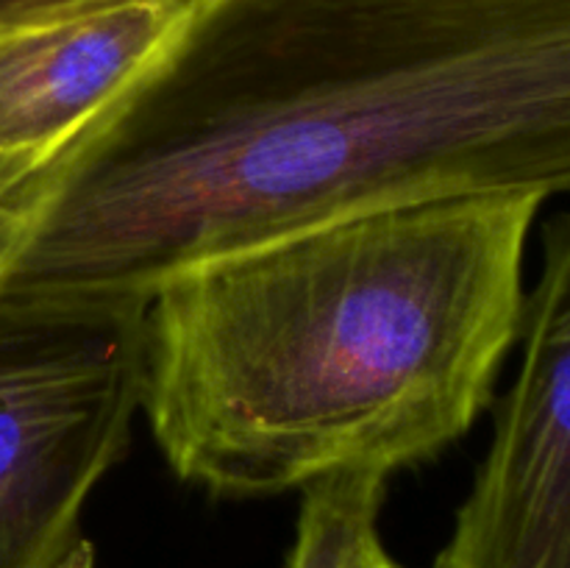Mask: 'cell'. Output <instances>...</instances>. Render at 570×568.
Listing matches in <instances>:
<instances>
[{
  "instance_id": "cell-4",
  "label": "cell",
  "mask_w": 570,
  "mask_h": 568,
  "mask_svg": "<svg viewBox=\"0 0 570 568\" xmlns=\"http://www.w3.org/2000/svg\"><path fill=\"white\" fill-rule=\"evenodd\" d=\"M540 237L521 362L434 568H570V206Z\"/></svg>"
},
{
  "instance_id": "cell-6",
  "label": "cell",
  "mask_w": 570,
  "mask_h": 568,
  "mask_svg": "<svg viewBox=\"0 0 570 568\" xmlns=\"http://www.w3.org/2000/svg\"><path fill=\"white\" fill-rule=\"evenodd\" d=\"M387 479L376 471H345L306 484L289 568H356L376 538Z\"/></svg>"
},
{
  "instance_id": "cell-5",
  "label": "cell",
  "mask_w": 570,
  "mask_h": 568,
  "mask_svg": "<svg viewBox=\"0 0 570 568\" xmlns=\"http://www.w3.org/2000/svg\"><path fill=\"white\" fill-rule=\"evenodd\" d=\"M198 6L111 0L0 28V206L159 59Z\"/></svg>"
},
{
  "instance_id": "cell-3",
  "label": "cell",
  "mask_w": 570,
  "mask_h": 568,
  "mask_svg": "<svg viewBox=\"0 0 570 568\" xmlns=\"http://www.w3.org/2000/svg\"><path fill=\"white\" fill-rule=\"evenodd\" d=\"M142 395L145 306L0 301V568H56L81 540Z\"/></svg>"
},
{
  "instance_id": "cell-9",
  "label": "cell",
  "mask_w": 570,
  "mask_h": 568,
  "mask_svg": "<svg viewBox=\"0 0 570 568\" xmlns=\"http://www.w3.org/2000/svg\"><path fill=\"white\" fill-rule=\"evenodd\" d=\"M356 568H404V566H399V562L384 551V546L379 543V535H376V538H371L365 543L360 560H356Z\"/></svg>"
},
{
  "instance_id": "cell-7",
  "label": "cell",
  "mask_w": 570,
  "mask_h": 568,
  "mask_svg": "<svg viewBox=\"0 0 570 568\" xmlns=\"http://www.w3.org/2000/svg\"><path fill=\"white\" fill-rule=\"evenodd\" d=\"M100 3H111V0H0V28L26 26V22L70 14V11ZM195 3H204V0H195Z\"/></svg>"
},
{
  "instance_id": "cell-8",
  "label": "cell",
  "mask_w": 570,
  "mask_h": 568,
  "mask_svg": "<svg viewBox=\"0 0 570 568\" xmlns=\"http://www.w3.org/2000/svg\"><path fill=\"white\" fill-rule=\"evenodd\" d=\"M17 237H20V217L9 206H0V273L14 254Z\"/></svg>"
},
{
  "instance_id": "cell-10",
  "label": "cell",
  "mask_w": 570,
  "mask_h": 568,
  "mask_svg": "<svg viewBox=\"0 0 570 568\" xmlns=\"http://www.w3.org/2000/svg\"><path fill=\"white\" fill-rule=\"evenodd\" d=\"M92 566H95L92 546L81 538L70 551H67V557L56 568H92Z\"/></svg>"
},
{
  "instance_id": "cell-2",
  "label": "cell",
  "mask_w": 570,
  "mask_h": 568,
  "mask_svg": "<svg viewBox=\"0 0 570 568\" xmlns=\"http://www.w3.org/2000/svg\"><path fill=\"white\" fill-rule=\"evenodd\" d=\"M546 200L365 212L189 267L145 304L142 412L223 499L434 460L493 399Z\"/></svg>"
},
{
  "instance_id": "cell-1",
  "label": "cell",
  "mask_w": 570,
  "mask_h": 568,
  "mask_svg": "<svg viewBox=\"0 0 570 568\" xmlns=\"http://www.w3.org/2000/svg\"><path fill=\"white\" fill-rule=\"evenodd\" d=\"M570 195V0H204L28 187L0 301L145 306L365 212Z\"/></svg>"
}]
</instances>
